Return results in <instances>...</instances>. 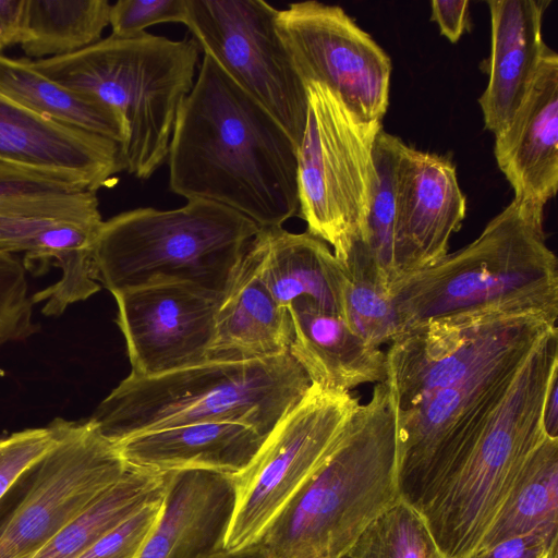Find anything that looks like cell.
<instances>
[{"label": "cell", "mask_w": 558, "mask_h": 558, "mask_svg": "<svg viewBox=\"0 0 558 558\" xmlns=\"http://www.w3.org/2000/svg\"><path fill=\"white\" fill-rule=\"evenodd\" d=\"M311 381L291 356L207 360L158 376L129 375L89 420L111 442L197 423H238L267 437Z\"/></svg>", "instance_id": "obj_5"}, {"label": "cell", "mask_w": 558, "mask_h": 558, "mask_svg": "<svg viewBox=\"0 0 558 558\" xmlns=\"http://www.w3.org/2000/svg\"><path fill=\"white\" fill-rule=\"evenodd\" d=\"M432 20L437 23L442 35L457 43L469 25V5L466 0L432 1Z\"/></svg>", "instance_id": "obj_38"}, {"label": "cell", "mask_w": 558, "mask_h": 558, "mask_svg": "<svg viewBox=\"0 0 558 558\" xmlns=\"http://www.w3.org/2000/svg\"><path fill=\"white\" fill-rule=\"evenodd\" d=\"M399 336L429 325L518 317L557 324L558 262L544 209L513 197L471 243L390 287Z\"/></svg>", "instance_id": "obj_3"}, {"label": "cell", "mask_w": 558, "mask_h": 558, "mask_svg": "<svg viewBox=\"0 0 558 558\" xmlns=\"http://www.w3.org/2000/svg\"><path fill=\"white\" fill-rule=\"evenodd\" d=\"M110 9L107 0H25L19 45L35 60L73 53L101 39Z\"/></svg>", "instance_id": "obj_29"}, {"label": "cell", "mask_w": 558, "mask_h": 558, "mask_svg": "<svg viewBox=\"0 0 558 558\" xmlns=\"http://www.w3.org/2000/svg\"><path fill=\"white\" fill-rule=\"evenodd\" d=\"M341 264L339 316L369 345H389L399 337L397 317L374 264L356 250Z\"/></svg>", "instance_id": "obj_30"}, {"label": "cell", "mask_w": 558, "mask_h": 558, "mask_svg": "<svg viewBox=\"0 0 558 558\" xmlns=\"http://www.w3.org/2000/svg\"><path fill=\"white\" fill-rule=\"evenodd\" d=\"M0 92L38 116L112 140L120 145L125 129L107 105L39 73L28 58L0 53Z\"/></svg>", "instance_id": "obj_26"}, {"label": "cell", "mask_w": 558, "mask_h": 558, "mask_svg": "<svg viewBox=\"0 0 558 558\" xmlns=\"http://www.w3.org/2000/svg\"><path fill=\"white\" fill-rule=\"evenodd\" d=\"M58 439L56 420L46 427L27 428L0 437V499L27 469L53 448Z\"/></svg>", "instance_id": "obj_34"}, {"label": "cell", "mask_w": 558, "mask_h": 558, "mask_svg": "<svg viewBox=\"0 0 558 558\" xmlns=\"http://www.w3.org/2000/svg\"><path fill=\"white\" fill-rule=\"evenodd\" d=\"M225 558H272L260 545L254 544L244 549L228 553Z\"/></svg>", "instance_id": "obj_41"}, {"label": "cell", "mask_w": 558, "mask_h": 558, "mask_svg": "<svg viewBox=\"0 0 558 558\" xmlns=\"http://www.w3.org/2000/svg\"><path fill=\"white\" fill-rule=\"evenodd\" d=\"M113 296L131 375L158 376L208 360L218 300L182 284L144 287Z\"/></svg>", "instance_id": "obj_15"}, {"label": "cell", "mask_w": 558, "mask_h": 558, "mask_svg": "<svg viewBox=\"0 0 558 558\" xmlns=\"http://www.w3.org/2000/svg\"><path fill=\"white\" fill-rule=\"evenodd\" d=\"M544 558H557V551H550Z\"/></svg>", "instance_id": "obj_42"}, {"label": "cell", "mask_w": 558, "mask_h": 558, "mask_svg": "<svg viewBox=\"0 0 558 558\" xmlns=\"http://www.w3.org/2000/svg\"><path fill=\"white\" fill-rule=\"evenodd\" d=\"M264 436L238 423H197L137 434L114 442L132 468L161 474L204 470L226 475L243 472Z\"/></svg>", "instance_id": "obj_23"}, {"label": "cell", "mask_w": 558, "mask_h": 558, "mask_svg": "<svg viewBox=\"0 0 558 558\" xmlns=\"http://www.w3.org/2000/svg\"><path fill=\"white\" fill-rule=\"evenodd\" d=\"M165 492L166 474L129 466L118 482L63 526L33 558H77Z\"/></svg>", "instance_id": "obj_28"}, {"label": "cell", "mask_w": 558, "mask_h": 558, "mask_svg": "<svg viewBox=\"0 0 558 558\" xmlns=\"http://www.w3.org/2000/svg\"><path fill=\"white\" fill-rule=\"evenodd\" d=\"M543 423L547 436L558 438V373H556L548 386L544 409Z\"/></svg>", "instance_id": "obj_40"}, {"label": "cell", "mask_w": 558, "mask_h": 558, "mask_svg": "<svg viewBox=\"0 0 558 558\" xmlns=\"http://www.w3.org/2000/svg\"><path fill=\"white\" fill-rule=\"evenodd\" d=\"M234 506L231 475L204 470L166 473L159 520L136 558H225Z\"/></svg>", "instance_id": "obj_20"}, {"label": "cell", "mask_w": 558, "mask_h": 558, "mask_svg": "<svg viewBox=\"0 0 558 558\" xmlns=\"http://www.w3.org/2000/svg\"><path fill=\"white\" fill-rule=\"evenodd\" d=\"M184 24L204 53L284 129L296 148L306 87L277 32L278 10L262 0H186Z\"/></svg>", "instance_id": "obj_12"}, {"label": "cell", "mask_w": 558, "mask_h": 558, "mask_svg": "<svg viewBox=\"0 0 558 558\" xmlns=\"http://www.w3.org/2000/svg\"><path fill=\"white\" fill-rule=\"evenodd\" d=\"M259 229L204 199L170 210L124 211L102 223L93 250L95 277L112 295L182 284L220 301Z\"/></svg>", "instance_id": "obj_7"}, {"label": "cell", "mask_w": 558, "mask_h": 558, "mask_svg": "<svg viewBox=\"0 0 558 558\" xmlns=\"http://www.w3.org/2000/svg\"><path fill=\"white\" fill-rule=\"evenodd\" d=\"M187 13L186 0H119L111 4V35L126 38L144 33L160 23H183Z\"/></svg>", "instance_id": "obj_36"}, {"label": "cell", "mask_w": 558, "mask_h": 558, "mask_svg": "<svg viewBox=\"0 0 558 558\" xmlns=\"http://www.w3.org/2000/svg\"><path fill=\"white\" fill-rule=\"evenodd\" d=\"M293 328L289 353L311 385L333 392H350L387 378L386 351L372 347L335 313L301 298L288 306Z\"/></svg>", "instance_id": "obj_22"}, {"label": "cell", "mask_w": 558, "mask_h": 558, "mask_svg": "<svg viewBox=\"0 0 558 558\" xmlns=\"http://www.w3.org/2000/svg\"><path fill=\"white\" fill-rule=\"evenodd\" d=\"M59 439L0 499V558H33L129 470L88 418H56Z\"/></svg>", "instance_id": "obj_10"}, {"label": "cell", "mask_w": 558, "mask_h": 558, "mask_svg": "<svg viewBox=\"0 0 558 558\" xmlns=\"http://www.w3.org/2000/svg\"><path fill=\"white\" fill-rule=\"evenodd\" d=\"M0 159L97 192L125 171L120 144L36 114L0 92Z\"/></svg>", "instance_id": "obj_18"}, {"label": "cell", "mask_w": 558, "mask_h": 558, "mask_svg": "<svg viewBox=\"0 0 558 558\" xmlns=\"http://www.w3.org/2000/svg\"><path fill=\"white\" fill-rule=\"evenodd\" d=\"M345 558H446L417 509L402 497L361 534Z\"/></svg>", "instance_id": "obj_32"}, {"label": "cell", "mask_w": 558, "mask_h": 558, "mask_svg": "<svg viewBox=\"0 0 558 558\" xmlns=\"http://www.w3.org/2000/svg\"><path fill=\"white\" fill-rule=\"evenodd\" d=\"M492 49L488 83L478 98L485 128L495 135L511 122L549 49L542 26L550 0H488Z\"/></svg>", "instance_id": "obj_21"}, {"label": "cell", "mask_w": 558, "mask_h": 558, "mask_svg": "<svg viewBox=\"0 0 558 558\" xmlns=\"http://www.w3.org/2000/svg\"><path fill=\"white\" fill-rule=\"evenodd\" d=\"M25 0H0V51L19 45Z\"/></svg>", "instance_id": "obj_39"}, {"label": "cell", "mask_w": 558, "mask_h": 558, "mask_svg": "<svg viewBox=\"0 0 558 558\" xmlns=\"http://www.w3.org/2000/svg\"><path fill=\"white\" fill-rule=\"evenodd\" d=\"M557 541L543 533L523 534L480 549L471 558H544L557 551Z\"/></svg>", "instance_id": "obj_37"}, {"label": "cell", "mask_w": 558, "mask_h": 558, "mask_svg": "<svg viewBox=\"0 0 558 558\" xmlns=\"http://www.w3.org/2000/svg\"><path fill=\"white\" fill-rule=\"evenodd\" d=\"M403 143L384 129L378 132L374 146L376 181L372 203L361 235L350 248L360 251L374 264L380 284L388 293L397 279L393 266L395 185Z\"/></svg>", "instance_id": "obj_31"}, {"label": "cell", "mask_w": 558, "mask_h": 558, "mask_svg": "<svg viewBox=\"0 0 558 558\" xmlns=\"http://www.w3.org/2000/svg\"><path fill=\"white\" fill-rule=\"evenodd\" d=\"M292 319L264 283L252 242L220 299L208 360H262L289 352Z\"/></svg>", "instance_id": "obj_24"}, {"label": "cell", "mask_w": 558, "mask_h": 558, "mask_svg": "<svg viewBox=\"0 0 558 558\" xmlns=\"http://www.w3.org/2000/svg\"><path fill=\"white\" fill-rule=\"evenodd\" d=\"M556 373L554 327L522 362L496 408L448 440L428 464L408 502L446 558H471L478 550L525 462L547 436L543 409Z\"/></svg>", "instance_id": "obj_2"}, {"label": "cell", "mask_w": 558, "mask_h": 558, "mask_svg": "<svg viewBox=\"0 0 558 558\" xmlns=\"http://www.w3.org/2000/svg\"><path fill=\"white\" fill-rule=\"evenodd\" d=\"M360 399L315 385L265 438L241 473L233 475L235 506L226 539L229 553L258 542L289 500L339 445Z\"/></svg>", "instance_id": "obj_11"}, {"label": "cell", "mask_w": 558, "mask_h": 558, "mask_svg": "<svg viewBox=\"0 0 558 558\" xmlns=\"http://www.w3.org/2000/svg\"><path fill=\"white\" fill-rule=\"evenodd\" d=\"M529 533L558 538V438L533 450L478 550Z\"/></svg>", "instance_id": "obj_27"}, {"label": "cell", "mask_w": 558, "mask_h": 558, "mask_svg": "<svg viewBox=\"0 0 558 558\" xmlns=\"http://www.w3.org/2000/svg\"><path fill=\"white\" fill-rule=\"evenodd\" d=\"M494 154L514 198L544 209L558 187V56L550 48L511 122L495 135Z\"/></svg>", "instance_id": "obj_19"}, {"label": "cell", "mask_w": 558, "mask_h": 558, "mask_svg": "<svg viewBox=\"0 0 558 558\" xmlns=\"http://www.w3.org/2000/svg\"><path fill=\"white\" fill-rule=\"evenodd\" d=\"M259 275L283 307L301 298L339 315L342 264L323 240L282 227L260 228L252 241Z\"/></svg>", "instance_id": "obj_25"}, {"label": "cell", "mask_w": 558, "mask_h": 558, "mask_svg": "<svg viewBox=\"0 0 558 558\" xmlns=\"http://www.w3.org/2000/svg\"><path fill=\"white\" fill-rule=\"evenodd\" d=\"M96 192L47 172L0 159V250L24 253V266L52 264L61 278L32 296L59 316L100 290L93 250L102 227Z\"/></svg>", "instance_id": "obj_8"}, {"label": "cell", "mask_w": 558, "mask_h": 558, "mask_svg": "<svg viewBox=\"0 0 558 558\" xmlns=\"http://www.w3.org/2000/svg\"><path fill=\"white\" fill-rule=\"evenodd\" d=\"M465 213L466 198L452 161L403 143L395 185L397 279L430 267L447 255L449 240L461 228Z\"/></svg>", "instance_id": "obj_16"}, {"label": "cell", "mask_w": 558, "mask_h": 558, "mask_svg": "<svg viewBox=\"0 0 558 558\" xmlns=\"http://www.w3.org/2000/svg\"><path fill=\"white\" fill-rule=\"evenodd\" d=\"M400 498L396 409L383 381L359 403L337 448L256 544L272 558H345Z\"/></svg>", "instance_id": "obj_4"}, {"label": "cell", "mask_w": 558, "mask_h": 558, "mask_svg": "<svg viewBox=\"0 0 558 558\" xmlns=\"http://www.w3.org/2000/svg\"><path fill=\"white\" fill-rule=\"evenodd\" d=\"M169 187L229 207L259 228L299 214L298 148L278 121L204 53L172 133Z\"/></svg>", "instance_id": "obj_1"}, {"label": "cell", "mask_w": 558, "mask_h": 558, "mask_svg": "<svg viewBox=\"0 0 558 558\" xmlns=\"http://www.w3.org/2000/svg\"><path fill=\"white\" fill-rule=\"evenodd\" d=\"M535 317L429 325L399 336L386 351L396 412L454 386L500 360L533 348L551 328Z\"/></svg>", "instance_id": "obj_14"}, {"label": "cell", "mask_w": 558, "mask_h": 558, "mask_svg": "<svg viewBox=\"0 0 558 558\" xmlns=\"http://www.w3.org/2000/svg\"><path fill=\"white\" fill-rule=\"evenodd\" d=\"M24 264L0 250V343L20 341L37 331Z\"/></svg>", "instance_id": "obj_33"}, {"label": "cell", "mask_w": 558, "mask_h": 558, "mask_svg": "<svg viewBox=\"0 0 558 558\" xmlns=\"http://www.w3.org/2000/svg\"><path fill=\"white\" fill-rule=\"evenodd\" d=\"M533 348L513 353L396 412L398 473L403 499L410 500L442 445L497 405Z\"/></svg>", "instance_id": "obj_17"}, {"label": "cell", "mask_w": 558, "mask_h": 558, "mask_svg": "<svg viewBox=\"0 0 558 558\" xmlns=\"http://www.w3.org/2000/svg\"><path fill=\"white\" fill-rule=\"evenodd\" d=\"M163 497L144 506L77 558H136L159 520Z\"/></svg>", "instance_id": "obj_35"}, {"label": "cell", "mask_w": 558, "mask_h": 558, "mask_svg": "<svg viewBox=\"0 0 558 558\" xmlns=\"http://www.w3.org/2000/svg\"><path fill=\"white\" fill-rule=\"evenodd\" d=\"M199 47L147 32L110 35L65 56L31 60L48 78L113 109L122 119L125 171L150 178L168 158L180 109L194 86Z\"/></svg>", "instance_id": "obj_6"}, {"label": "cell", "mask_w": 558, "mask_h": 558, "mask_svg": "<svg viewBox=\"0 0 558 558\" xmlns=\"http://www.w3.org/2000/svg\"><path fill=\"white\" fill-rule=\"evenodd\" d=\"M276 27L305 86L323 84L359 119L383 121L391 60L342 8L317 1L291 3L278 10Z\"/></svg>", "instance_id": "obj_13"}, {"label": "cell", "mask_w": 558, "mask_h": 558, "mask_svg": "<svg viewBox=\"0 0 558 558\" xmlns=\"http://www.w3.org/2000/svg\"><path fill=\"white\" fill-rule=\"evenodd\" d=\"M307 111L298 147L299 214L307 232L343 262L359 240L375 181L374 146L383 122L353 114L327 86H306Z\"/></svg>", "instance_id": "obj_9"}]
</instances>
